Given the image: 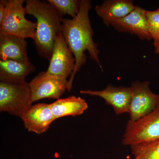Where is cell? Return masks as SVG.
<instances>
[{
  "mask_svg": "<svg viewBox=\"0 0 159 159\" xmlns=\"http://www.w3.org/2000/svg\"><path fill=\"white\" fill-rule=\"evenodd\" d=\"M92 9L90 0L80 1L79 12L74 18L62 19V33L69 48L75 59V68L68 80L67 91L70 92L75 75L84 65L87 60L85 51L91 59L95 61L102 71L99 60L98 44L93 39V31L89 17Z\"/></svg>",
  "mask_w": 159,
  "mask_h": 159,
  "instance_id": "cell-1",
  "label": "cell"
},
{
  "mask_svg": "<svg viewBox=\"0 0 159 159\" xmlns=\"http://www.w3.org/2000/svg\"><path fill=\"white\" fill-rule=\"evenodd\" d=\"M25 3L26 14L32 16L36 20L34 41L38 52L41 57L50 61L55 40L62 33V17L48 2L27 0Z\"/></svg>",
  "mask_w": 159,
  "mask_h": 159,
  "instance_id": "cell-2",
  "label": "cell"
},
{
  "mask_svg": "<svg viewBox=\"0 0 159 159\" xmlns=\"http://www.w3.org/2000/svg\"><path fill=\"white\" fill-rule=\"evenodd\" d=\"M29 83L0 81V111L22 117L32 105Z\"/></svg>",
  "mask_w": 159,
  "mask_h": 159,
  "instance_id": "cell-3",
  "label": "cell"
},
{
  "mask_svg": "<svg viewBox=\"0 0 159 159\" xmlns=\"http://www.w3.org/2000/svg\"><path fill=\"white\" fill-rule=\"evenodd\" d=\"M24 0H7L6 14L0 24V31L25 39H34L36 23L29 20L26 14Z\"/></svg>",
  "mask_w": 159,
  "mask_h": 159,
  "instance_id": "cell-4",
  "label": "cell"
},
{
  "mask_svg": "<svg viewBox=\"0 0 159 159\" xmlns=\"http://www.w3.org/2000/svg\"><path fill=\"white\" fill-rule=\"evenodd\" d=\"M159 139V100L155 108L134 122H127L122 139L125 146L147 143Z\"/></svg>",
  "mask_w": 159,
  "mask_h": 159,
  "instance_id": "cell-5",
  "label": "cell"
},
{
  "mask_svg": "<svg viewBox=\"0 0 159 159\" xmlns=\"http://www.w3.org/2000/svg\"><path fill=\"white\" fill-rule=\"evenodd\" d=\"M148 81H137L131 84L132 94L129 105L128 122H134L151 112L157 105L159 94L153 93Z\"/></svg>",
  "mask_w": 159,
  "mask_h": 159,
  "instance_id": "cell-6",
  "label": "cell"
},
{
  "mask_svg": "<svg viewBox=\"0 0 159 159\" xmlns=\"http://www.w3.org/2000/svg\"><path fill=\"white\" fill-rule=\"evenodd\" d=\"M29 85L33 103L42 99H59L67 90L68 80L44 71L39 73Z\"/></svg>",
  "mask_w": 159,
  "mask_h": 159,
  "instance_id": "cell-7",
  "label": "cell"
},
{
  "mask_svg": "<svg viewBox=\"0 0 159 159\" xmlns=\"http://www.w3.org/2000/svg\"><path fill=\"white\" fill-rule=\"evenodd\" d=\"M50 63L46 72L48 74L66 79L70 77L75 68V59L66 40L61 33L56 37Z\"/></svg>",
  "mask_w": 159,
  "mask_h": 159,
  "instance_id": "cell-8",
  "label": "cell"
},
{
  "mask_svg": "<svg viewBox=\"0 0 159 159\" xmlns=\"http://www.w3.org/2000/svg\"><path fill=\"white\" fill-rule=\"evenodd\" d=\"M80 93L102 98L113 107L116 115L128 113L132 94L130 86H116L110 84L101 90H82Z\"/></svg>",
  "mask_w": 159,
  "mask_h": 159,
  "instance_id": "cell-9",
  "label": "cell"
},
{
  "mask_svg": "<svg viewBox=\"0 0 159 159\" xmlns=\"http://www.w3.org/2000/svg\"><path fill=\"white\" fill-rule=\"evenodd\" d=\"M146 10L135 6L129 14L125 17L114 21L111 26L115 30L121 32H128L137 35L140 39H152L149 33Z\"/></svg>",
  "mask_w": 159,
  "mask_h": 159,
  "instance_id": "cell-10",
  "label": "cell"
},
{
  "mask_svg": "<svg viewBox=\"0 0 159 159\" xmlns=\"http://www.w3.org/2000/svg\"><path fill=\"white\" fill-rule=\"evenodd\" d=\"M21 119L26 129L37 134L46 132L56 120L51 110V104L45 103L31 106Z\"/></svg>",
  "mask_w": 159,
  "mask_h": 159,
  "instance_id": "cell-11",
  "label": "cell"
},
{
  "mask_svg": "<svg viewBox=\"0 0 159 159\" xmlns=\"http://www.w3.org/2000/svg\"><path fill=\"white\" fill-rule=\"evenodd\" d=\"M0 60L30 62L25 39L0 31Z\"/></svg>",
  "mask_w": 159,
  "mask_h": 159,
  "instance_id": "cell-12",
  "label": "cell"
},
{
  "mask_svg": "<svg viewBox=\"0 0 159 159\" xmlns=\"http://www.w3.org/2000/svg\"><path fill=\"white\" fill-rule=\"evenodd\" d=\"M135 7L131 0H107L96 6L95 11L103 24L109 27L114 21L129 14Z\"/></svg>",
  "mask_w": 159,
  "mask_h": 159,
  "instance_id": "cell-13",
  "label": "cell"
},
{
  "mask_svg": "<svg viewBox=\"0 0 159 159\" xmlns=\"http://www.w3.org/2000/svg\"><path fill=\"white\" fill-rule=\"evenodd\" d=\"M35 70V66L30 62L24 63L10 60H0V81L2 82H26V77Z\"/></svg>",
  "mask_w": 159,
  "mask_h": 159,
  "instance_id": "cell-14",
  "label": "cell"
},
{
  "mask_svg": "<svg viewBox=\"0 0 159 159\" xmlns=\"http://www.w3.org/2000/svg\"><path fill=\"white\" fill-rule=\"evenodd\" d=\"M50 104L56 120L64 117L80 116L88 108L84 99L74 96L57 99Z\"/></svg>",
  "mask_w": 159,
  "mask_h": 159,
  "instance_id": "cell-15",
  "label": "cell"
},
{
  "mask_svg": "<svg viewBox=\"0 0 159 159\" xmlns=\"http://www.w3.org/2000/svg\"><path fill=\"white\" fill-rule=\"evenodd\" d=\"M130 147L134 159H159V139Z\"/></svg>",
  "mask_w": 159,
  "mask_h": 159,
  "instance_id": "cell-16",
  "label": "cell"
},
{
  "mask_svg": "<svg viewBox=\"0 0 159 159\" xmlns=\"http://www.w3.org/2000/svg\"><path fill=\"white\" fill-rule=\"evenodd\" d=\"M56 9L60 16L68 15L72 18L76 17L79 12L80 1L78 0H48Z\"/></svg>",
  "mask_w": 159,
  "mask_h": 159,
  "instance_id": "cell-17",
  "label": "cell"
},
{
  "mask_svg": "<svg viewBox=\"0 0 159 159\" xmlns=\"http://www.w3.org/2000/svg\"><path fill=\"white\" fill-rule=\"evenodd\" d=\"M149 33L153 43H159V8L154 11H146Z\"/></svg>",
  "mask_w": 159,
  "mask_h": 159,
  "instance_id": "cell-18",
  "label": "cell"
},
{
  "mask_svg": "<svg viewBox=\"0 0 159 159\" xmlns=\"http://www.w3.org/2000/svg\"><path fill=\"white\" fill-rule=\"evenodd\" d=\"M7 0L0 1V24L2 22L6 14Z\"/></svg>",
  "mask_w": 159,
  "mask_h": 159,
  "instance_id": "cell-19",
  "label": "cell"
},
{
  "mask_svg": "<svg viewBox=\"0 0 159 159\" xmlns=\"http://www.w3.org/2000/svg\"><path fill=\"white\" fill-rule=\"evenodd\" d=\"M153 45L155 48V53L159 54V43H153Z\"/></svg>",
  "mask_w": 159,
  "mask_h": 159,
  "instance_id": "cell-20",
  "label": "cell"
}]
</instances>
